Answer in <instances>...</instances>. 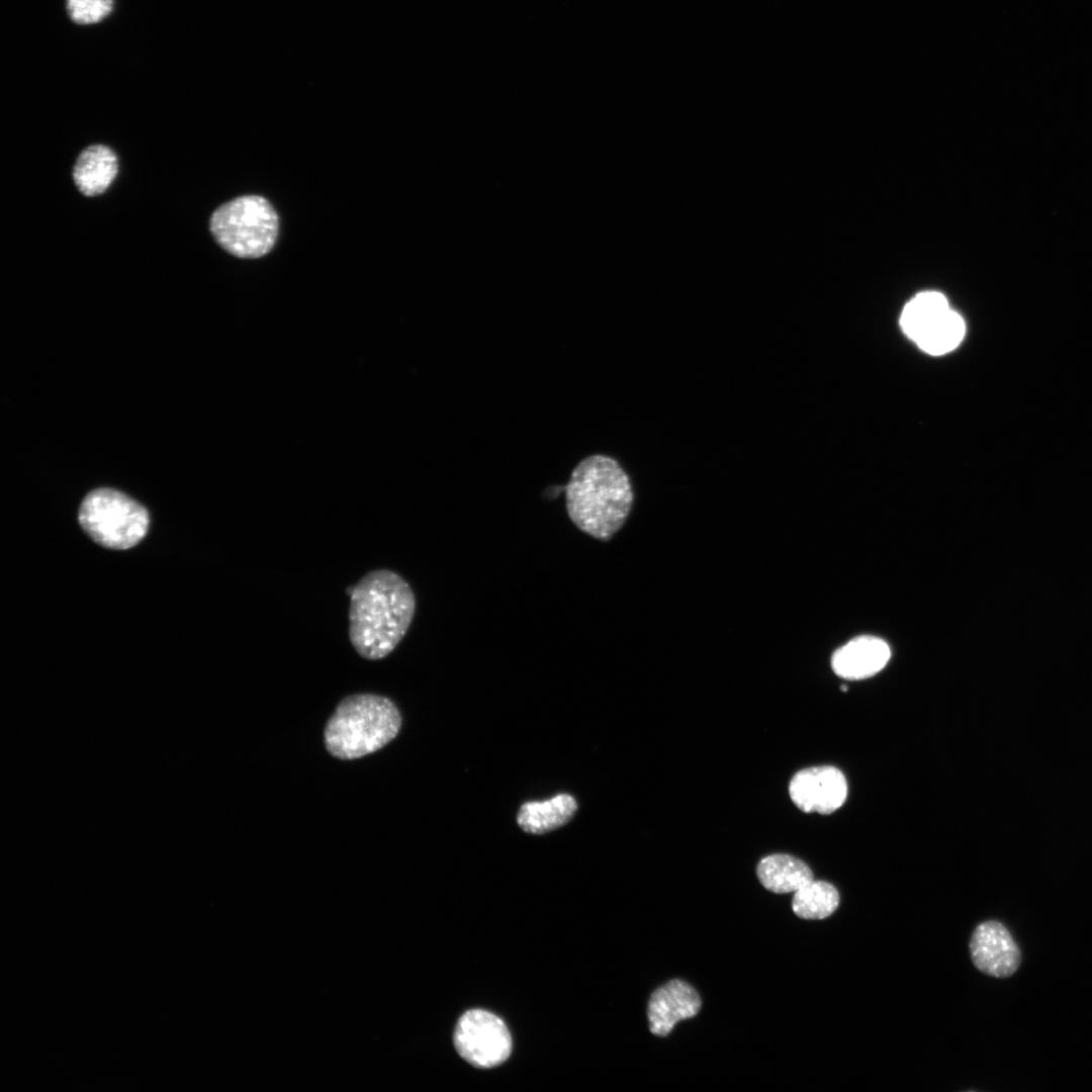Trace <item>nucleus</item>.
Segmentation results:
<instances>
[{"label": "nucleus", "mask_w": 1092, "mask_h": 1092, "mask_svg": "<svg viewBox=\"0 0 1092 1092\" xmlns=\"http://www.w3.org/2000/svg\"><path fill=\"white\" fill-rule=\"evenodd\" d=\"M349 638L363 658L387 656L406 634L416 600L410 584L396 572L375 569L349 589Z\"/></svg>", "instance_id": "1"}, {"label": "nucleus", "mask_w": 1092, "mask_h": 1092, "mask_svg": "<svg viewBox=\"0 0 1092 1092\" xmlns=\"http://www.w3.org/2000/svg\"><path fill=\"white\" fill-rule=\"evenodd\" d=\"M564 494L572 523L603 541L623 526L634 500L628 472L616 458L603 453L587 455L575 464Z\"/></svg>", "instance_id": "2"}, {"label": "nucleus", "mask_w": 1092, "mask_h": 1092, "mask_svg": "<svg viewBox=\"0 0 1092 1092\" xmlns=\"http://www.w3.org/2000/svg\"><path fill=\"white\" fill-rule=\"evenodd\" d=\"M400 715L393 703L371 694L345 698L325 729L329 752L342 759H353L374 752L397 734Z\"/></svg>", "instance_id": "3"}, {"label": "nucleus", "mask_w": 1092, "mask_h": 1092, "mask_svg": "<svg viewBox=\"0 0 1092 1092\" xmlns=\"http://www.w3.org/2000/svg\"><path fill=\"white\" fill-rule=\"evenodd\" d=\"M210 232L218 245L240 258H258L274 246L278 216L272 205L259 195L230 200L213 211Z\"/></svg>", "instance_id": "4"}, {"label": "nucleus", "mask_w": 1092, "mask_h": 1092, "mask_svg": "<svg viewBox=\"0 0 1092 1092\" xmlns=\"http://www.w3.org/2000/svg\"><path fill=\"white\" fill-rule=\"evenodd\" d=\"M83 530L98 544L112 549H127L136 545L149 527L147 510L112 488L89 492L79 510Z\"/></svg>", "instance_id": "5"}, {"label": "nucleus", "mask_w": 1092, "mask_h": 1092, "mask_svg": "<svg viewBox=\"0 0 1092 1092\" xmlns=\"http://www.w3.org/2000/svg\"><path fill=\"white\" fill-rule=\"evenodd\" d=\"M454 1043L459 1055L477 1068H491L511 1054L512 1039L504 1021L491 1012L472 1009L458 1020Z\"/></svg>", "instance_id": "6"}, {"label": "nucleus", "mask_w": 1092, "mask_h": 1092, "mask_svg": "<svg viewBox=\"0 0 1092 1092\" xmlns=\"http://www.w3.org/2000/svg\"><path fill=\"white\" fill-rule=\"evenodd\" d=\"M789 795L801 811L828 815L845 802L847 783L841 770L834 766L807 767L793 776Z\"/></svg>", "instance_id": "7"}, {"label": "nucleus", "mask_w": 1092, "mask_h": 1092, "mask_svg": "<svg viewBox=\"0 0 1092 1092\" xmlns=\"http://www.w3.org/2000/svg\"><path fill=\"white\" fill-rule=\"evenodd\" d=\"M970 953L974 966L995 978H1008L1019 968L1021 951L1004 924L997 920L980 923L970 938Z\"/></svg>", "instance_id": "8"}, {"label": "nucleus", "mask_w": 1092, "mask_h": 1092, "mask_svg": "<svg viewBox=\"0 0 1092 1092\" xmlns=\"http://www.w3.org/2000/svg\"><path fill=\"white\" fill-rule=\"evenodd\" d=\"M701 1008V998L687 982L674 979L656 989L650 996L647 1016L650 1031L667 1035L675 1023L694 1017Z\"/></svg>", "instance_id": "9"}, {"label": "nucleus", "mask_w": 1092, "mask_h": 1092, "mask_svg": "<svg viewBox=\"0 0 1092 1092\" xmlns=\"http://www.w3.org/2000/svg\"><path fill=\"white\" fill-rule=\"evenodd\" d=\"M890 656V647L883 639L860 636L850 640L833 653L831 666L840 677L862 679L883 669Z\"/></svg>", "instance_id": "10"}, {"label": "nucleus", "mask_w": 1092, "mask_h": 1092, "mask_svg": "<svg viewBox=\"0 0 1092 1092\" xmlns=\"http://www.w3.org/2000/svg\"><path fill=\"white\" fill-rule=\"evenodd\" d=\"M117 172L118 160L115 153L107 146L92 145L77 157L73 179L82 194L95 196L110 186Z\"/></svg>", "instance_id": "11"}, {"label": "nucleus", "mask_w": 1092, "mask_h": 1092, "mask_svg": "<svg viewBox=\"0 0 1092 1092\" xmlns=\"http://www.w3.org/2000/svg\"><path fill=\"white\" fill-rule=\"evenodd\" d=\"M756 875L766 890L777 894L795 892L814 879L807 863L786 853H775L760 859Z\"/></svg>", "instance_id": "12"}, {"label": "nucleus", "mask_w": 1092, "mask_h": 1092, "mask_svg": "<svg viewBox=\"0 0 1092 1092\" xmlns=\"http://www.w3.org/2000/svg\"><path fill=\"white\" fill-rule=\"evenodd\" d=\"M576 809L577 804L572 796L560 794L546 801L525 803L517 821L524 831L543 834L567 823Z\"/></svg>", "instance_id": "13"}, {"label": "nucleus", "mask_w": 1092, "mask_h": 1092, "mask_svg": "<svg viewBox=\"0 0 1092 1092\" xmlns=\"http://www.w3.org/2000/svg\"><path fill=\"white\" fill-rule=\"evenodd\" d=\"M949 308L945 296L936 291L918 293L904 307L900 324L903 332L915 341Z\"/></svg>", "instance_id": "14"}, {"label": "nucleus", "mask_w": 1092, "mask_h": 1092, "mask_svg": "<svg viewBox=\"0 0 1092 1092\" xmlns=\"http://www.w3.org/2000/svg\"><path fill=\"white\" fill-rule=\"evenodd\" d=\"M839 901L832 884L813 879L794 892L792 909L802 919H824L835 912Z\"/></svg>", "instance_id": "15"}, {"label": "nucleus", "mask_w": 1092, "mask_h": 1092, "mask_svg": "<svg viewBox=\"0 0 1092 1092\" xmlns=\"http://www.w3.org/2000/svg\"><path fill=\"white\" fill-rule=\"evenodd\" d=\"M966 332L963 317L948 309L914 342L930 355H943L950 352L962 342Z\"/></svg>", "instance_id": "16"}, {"label": "nucleus", "mask_w": 1092, "mask_h": 1092, "mask_svg": "<svg viewBox=\"0 0 1092 1092\" xmlns=\"http://www.w3.org/2000/svg\"><path fill=\"white\" fill-rule=\"evenodd\" d=\"M113 7V0H67L71 19L78 24L97 23L106 17Z\"/></svg>", "instance_id": "17"}]
</instances>
